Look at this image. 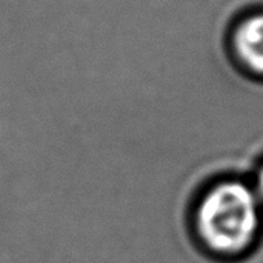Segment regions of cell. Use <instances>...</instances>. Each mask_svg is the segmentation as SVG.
Returning a JSON list of instances; mask_svg holds the SVG:
<instances>
[{"mask_svg": "<svg viewBox=\"0 0 263 263\" xmlns=\"http://www.w3.org/2000/svg\"><path fill=\"white\" fill-rule=\"evenodd\" d=\"M197 220L202 237L213 250L237 253L248 247L257 231V202L245 185L227 182L206 194Z\"/></svg>", "mask_w": 263, "mask_h": 263, "instance_id": "cell-1", "label": "cell"}, {"mask_svg": "<svg viewBox=\"0 0 263 263\" xmlns=\"http://www.w3.org/2000/svg\"><path fill=\"white\" fill-rule=\"evenodd\" d=\"M234 49L248 69L263 76V14L253 15L237 26Z\"/></svg>", "mask_w": 263, "mask_h": 263, "instance_id": "cell-2", "label": "cell"}, {"mask_svg": "<svg viewBox=\"0 0 263 263\" xmlns=\"http://www.w3.org/2000/svg\"><path fill=\"white\" fill-rule=\"evenodd\" d=\"M259 190H260V194L263 197V170L260 171V176H259Z\"/></svg>", "mask_w": 263, "mask_h": 263, "instance_id": "cell-3", "label": "cell"}]
</instances>
